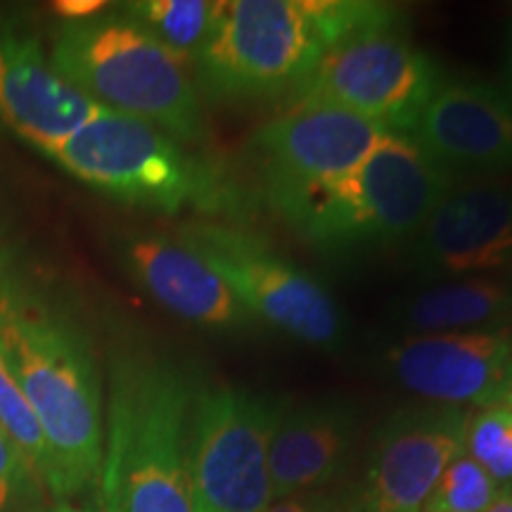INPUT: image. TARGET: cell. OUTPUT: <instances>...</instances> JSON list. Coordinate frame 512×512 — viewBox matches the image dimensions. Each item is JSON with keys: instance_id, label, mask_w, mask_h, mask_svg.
Returning <instances> with one entry per match:
<instances>
[{"instance_id": "obj_1", "label": "cell", "mask_w": 512, "mask_h": 512, "mask_svg": "<svg viewBox=\"0 0 512 512\" xmlns=\"http://www.w3.org/2000/svg\"><path fill=\"white\" fill-rule=\"evenodd\" d=\"M0 358L48 444V491L64 503L100 477L105 425L98 358L72 306L0 254Z\"/></svg>"}, {"instance_id": "obj_2", "label": "cell", "mask_w": 512, "mask_h": 512, "mask_svg": "<svg viewBox=\"0 0 512 512\" xmlns=\"http://www.w3.org/2000/svg\"><path fill=\"white\" fill-rule=\"evenodd\" d=\"M458 178L406 136H387L356 169L318 183L264 185L275 214L328 256L408 245Z\"/></svg>"}, {"instance_id": "obj_3", "label": "cell", "mask_w": 512, "mask_h": 512, "mask_svg": "<svg viewBox=\"0 0 512 512\" xmlns=\"http://www.w3.org/2000/svg\"><path fill=\"white\" fill-rule=\"evenodd\" d=\"M195 384L166 356L112 361L100 465L102 512H192L188 432Z\"/></svg>"}, {"instance_id": "obj_4", "label": "cell", "mask_w": 512, "mask_h": 512, "mask_svg": "<svg viewBox=\"0 0 512 512\" xmlns=\"http://www.w3.org/2000/svg\"><path fill=\"white\" fill-rule=\"evenodd\" d=\"M50 62L102 110L140 119L188 145L202 138L200 88L190 60L166 48L124 10L64 22Z\"/></svg>"}, {"instance_id": "obj_5", "label": "cell", "mask_w": 512, "mask_h": 512, "mask_svg": "<svg viewBox=\"0 0 512 512\" xmlns=\"http://www.w3.org/2000/svg\"><path fill=\"white\" fill-rule=\"evenodd\" d=\"M57 164L114 200L176 214L230 202L221 178L145 121L102 110L55 150Z\"/></svg>"}, {"instance_id": "obj_6", "label": "cell", "mask_w": 512, "mask_h": 512, "mask_svg": "<svg viewBox=\"0 0 512 512\" xmlns=\"http://www.w3.org/2000/svg\"><path fill=\"white\" fill-rule=\"evenodd\" d=\"M290 406L242 387L195 392L188 432L192 512H261L273 503L268 451Z\"/></svg>"}, {"instance_id": "obj_7", "label": "cell", "mask_w": 512, "mask_h": 512, "mask_svg": "<svg viewBox=\"0 0 512 512\" xmlns=\"http://www.w3.org/2000/svg\"><path fill=\"white\" fill-rule=\"evenodd\" d=\"M323 50L306 0H230L192 64L209 98H271L294 91Z\"/></svg>"}, {"instance_id": "obj_8", "label": "cell", "mask_w": 512, "mask_h": 512, "mask_svg": "<svg viewBox=\"0 0 512 512\" xmlns=\"http://www.w3.org/2000/svg\"><path fill=\"white\" fill-rule=\"evenodd\" d=\"M178 240L221 275L254 320H264L271 328L325 351L347 342V320L332 294L259 235L228 223L195 221L181 228Z\"/></svg>"}, {"instance_id": "obj_9", "label": "cell", "mask_w": 512, "mask_h": 512, "mask_svg": "<svg viewBox=\"0 0 512 512\" xmlns=\"http://www.w3.org/2000/svg\"><path fill=\"white\" fill-rule=\"evenodd\" d=\"M448 76L403 29L361 34L323 50L294 100H320L373 121L392 136H411Z\"/></svg>"}, {"instance_id": "obj_10", "label": "cell", "mask_w": 512, "mask_h": 512, "mask_svg": "<svg viewBox=\"0 0 512 512\" xmlns=\"http://www.w3.org/2000/svg\"><path fill=\"white\" fill-rule=\"evenodd\" d=\"M384 375L444 406H503L512 389V323L439 335H403L382 349Z\"/></svg>"}, {"instance_id": "obj_11", "label": "cell", "mask_w": 512, "mask_h": 512, "mask_svg": "<svg viewBox=\"0 0 512 512\" xmlns=\"http://www.w3.org/2000/svg\"><path fill=\"white\" fill-rule=\"evenodd\" d=\"M406 266L425 280L512 275V183L460 178L408 242Z\"/></svg>"}, {"instance_id": "obj_12", "label": "cell", "mask_w": 512, "mask_h": 512, "mask_svg": "<svg viewBox=\"0 0 512 512\" xmlns=\"http://www.w3.org/2000/svg\"><path fill=\"white\" fill-rule=\"evenodd\" d=\"M472 415L444 403H413L389 413L375 434L363 512H422L446 467L465 453Z\"/></svg>"}, {"instance_id": "obj_13", "label": "cell", "mask_w": 512, "mask_h": 512, "mask_svg": "<svg viewBox=\"0 0 512 512\" xmlns=\"http://www.w3.org/2000/svg\"><path fill=\"white\" fill-rule=\"evenodd\" d=\"M373 121L320 100H294L252 136L264 185H299L356 169L384 138Z\"/></svg>"}, {"instance_id": "obj_14", "label": "cell", "mask_w": 512, "mask_h": 512, "mask_svg": "<svg viewBox=\"0 0 512 512\" xmlns=\"http://www.w3.org/2000/svg\"><path fill=\"white\" fill-rule=\"evenodd\" d=\"M453 178L512 171V95L501 83L446 79L408 136Z\"/></svg>"}, {"instance_id": "obj_15", "label": "cell", "mask_w": 512, "mask_h": 512, "mask_svg": "<svg viewBox=\"0 0 512 512\" xmlns=\"http://www.w3.org/2000/svg\"><path fill=\"white\" fill-rule=\"evenodd\" d=\"M102 107L57 72L34 38L0 34V121L53 157Z\"/></svg>"}, {"instance_id": "obj_16", "label": "cell", "mask_w": 512, "mask_h": 512, "mask_svg": "<svg viewBox=\"0 0 512 512\" xmlns=\"http://www.w3.org/2000/svg\"><path fill=\"white\" fill-rule=\"evenodd\" d=\"M119 259L159 306L188 323L214 330H245L254 325V318L242 309L221 275L178 238L128 235L121 240Z\"/></svg>"}, {"instance_id": "obj_17", "label": "cell", "mask_w": 512, "mask_h": 512, "mask_svg": "<svg viewBox=\"0 0 512 512\" xmlns=\"http://www.w3.org/2000/svg\"><path fill=\"white\" fill-rule=\"evenodd\" d=\"M356 437V413L342 399L299 403L283 413L268 451L273 501L318 489L347 463Z\"/></svg>"}, {"instance_id": "obj_18", "label": "cell", "mask_w": 512, "mask_h": 512, "mask_svg": "<svg viewBox=\"0 0 512 512\" xmlns=\"http://www.w3.org/2000/svg\"><path fill=\"white\" fill-rule=\"evenodd\" d=\"M389 325L399 335H439L512 323V275L439 280L403 292L389 304Z\"/></svg>"}, {"instance_id": "obj_19", "label": "cell", "mask_w": 512, "mask_h": 512, "mask_svg": "<svg viewBox=\"0 0 512 512\" xmlns=\"http://www.w3.org/2000/svg\"><path fill=\"white\" fill-rule=\"evenodd\" d=\"M128 17L157 36L166 48H171L185 60L195 62L207 38L219 19V0H140L121 5Z\"/></svg>"}, {"instance_id": "obj_20", "label": "cell", "mask_w": 512, "mask_h": 512, "mask_svg": "<svg viewBox=\"0 0 512 512\" xmlns=\"http://www.w3.org/2000/svg\"><path fill=\"white\" fill-rule=\"evenodd\" d=\"M325 50L347 38L382 29H403V12L394 5L363 0H306Z\"/></svg>"}, {"instance_id": "obj_21", "label": "cell", "mask_w": 512, "mask_h": 512, "mask_svg": "<svg viewBox=\"0 0 512 512\" xmlns=\"http://www.w3.org/2000/svg\"><path fill=\"white\" fill-rule=\"evenodd\" d=\"M501 491L503 486L463 453L446 467L422 512H486Z\"/></svg>"}, {"instance_id": "obj_22", "label": "cell", "mask_w": 512, "mask_h": 512, "mask_svg": "<svg viewBox=\"0 0 512 512\" xmlns=\"http://www.w3.org/2000/svg\"><path fill=\"white\" fill-rule=\"evenodd\" d=\"M0 430L17 446V451L27 458V463L36 472L38 479L46 484L50 472V456L41 422H38L27 396L22 394L17 382L12 380L3 358H0Z\"/></svg>"}, {"instance_id": "obj_23", "label": "cell", "mask_w": 512, "mask_h": 512, "mask_svg": "<svg viewBox=\"0 0 512 512\" xmlns=\"http://www.w3.org/2000/svg\"><path fill=\"white\" fill-rule=\"evenodd\" d=\"M465 453L505 489L512 482V408H484L470 418Z\"/></svg>"}, {"instance_id": "obj_24", "label": "cell", "mask_w": 512, "mask_h": 512, "mask_svg": "<svg viewBox=\"0 0 512 512\" xmlns=\"http://www.w3.org/2000/svg\"><path fill=\"white\" fill-rule=\"evenodd\" d=\"M38 484V475L31 470L27 458L0 430V510L8 505L12 496H27Z\"/></svg>"}, {"instance_id": "obj_25", "label": "cell", "mask_w": 512, "mask_h": 512, "mask_svg": "<svg viewBox=\"0 0 512 512\" xmlns=\"http://www.w3.org/2000/svg\"><path fill=\"white\" fill-rule=\"evenodd\" d=\"M261 512H349V505L328 494H297L271 503Z\"/></svg>"}, {"instance_id": "obj_26", "label": "cell", "mask_w": 512, "mask_h": 512, "mask_svg": "<svg viewBox=\"0 0 512 512\" xmlns=\"http://www.w3.org/2000/svg\"><path fill=\"white\" fill-rule=\"evenodd\" d=\"M107 3L102 0H57L55 12L67 22H83V19H93L105 12Z\"/></svg>"}, {"instance_id": "obj_27", "label": "cell", "mask_w": 512, "mask_h": 512, "mask_svg": "<svg viewBox=\"0 0 512 512\" xmlns=\"http://www.w3.org/2000/svg\"><path fill=\"white\" fill-rule=\"evenodd\" d=\"M501 86L512 95V19L505 31V55H503V72H501Z\"/></svg>"}, {"instance_id": "obj_28", "label": "cell", "mask_w": 512, "mask_h": 512, "mask_svg": "<svg viewBox=\"0 0 512 512\" xmlns=\"http://www.w3.org/2000/svg\"><path fill=\"white\" fill-rule=\"evenodd\" d=\"M486 512H512V489L505 486V489L501 491V496L496 498L494 505H491Z\"/></svg>"}, {"instance_id": "obj_29", "label": "cell", "mask_w": 512, "mask_h": 512, "mask_svg": "<svg viewBox=\"0 0 512 512\" xmlns=\"http://www.w3.org/2000/svg\"><path fill=\"white\" fill-rule=\"evenodd\" d=\"M38 512H95V510H79V508H72L69 503H57V505H53V508L38 510Z\"/></svg>"}, {"instance_id": "obj_30", "label": "cell", "mask_w": 512, "mask_h": 512, "mask_svg": "<svg viewBox=\"0 0 512 512\" xmlns=\"http://www.w3.org/2000/svg\"><path fill=\"white\" fill-rule=\"evenodd\" d=\"M505 406H508V408H512V389H510V394H508V399H505Z\"/></svg>"}]
</instances>
